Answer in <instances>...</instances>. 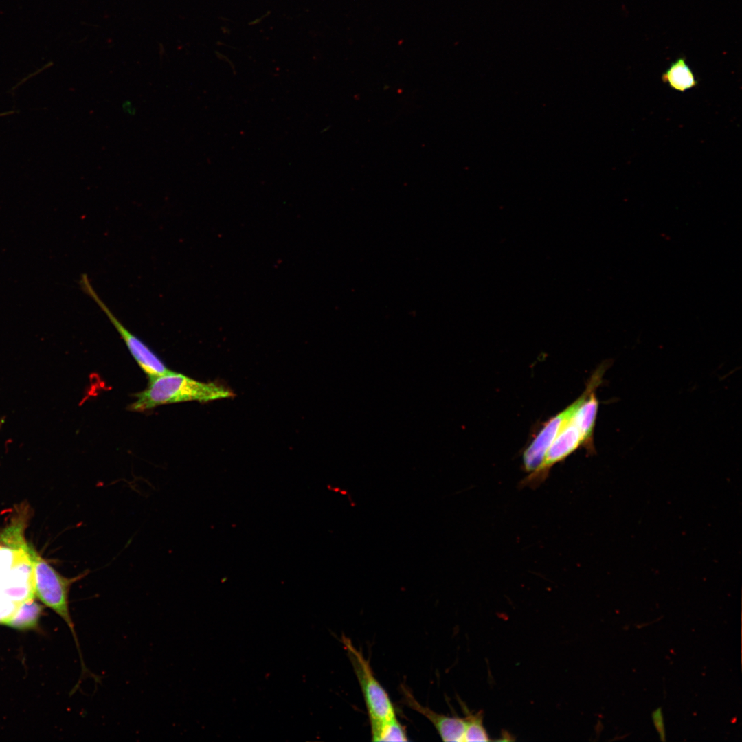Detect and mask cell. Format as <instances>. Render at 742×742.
<instances>
[{
    "mask_svg": "<svg viewBox=\"0 0 742 742\" xmlns=\"http://www.w3.org/2000/svg\"><path fill=\"white\" fill-rule=\"evenodd\" d=\"M234 394L214 383L196 381L172 370L149 379L148 387L135 395V401L128 409L144 412L159 405L188 401L208 402L230 398Z\"/></svg>",
    "mask_w": 742,
    "mask_h": 742,
    "instance_id": "1",
    "label": "cell"
},
{
    "mask_svg": "<svg viewBox=\"0 0 742 742\" xmlns=\"http://www.w3.org/2000/svg\"><path fill=\"white\" fill-rule=\"evenodd\" d=\"M27 552L33 569V587L34 595L47 607L56 613L67 624L76 643L82 667V677L92 673L87 668L80 651L74 624L69 612V594L74 583L86 576L89 572L85 571L73 578H67L59 574L45 561L29 545Z\"/></svg>",
    "mask_w": 742,
    "mask_h": 742,
    "instance_id": "2",
    "label": "cell"
},
{
    "mask_svg": "<svg viewBox=\"0 0 742 742\" xmlns=\"http://www.w3.org/2000/svg\"><path fill=\"white\" fill-rule=\"evenodd\" d=\"M341 642L361 689L370 728L396 717L390 697L375 677L369 661L348 638L343 636Z\"/></svg>",
    "mask_w": 742,
    "mask_h": 742,
    "instance_id": "3",
    "label": "cell"
},
{
    "mask_svg": "<svg viewBox=\"0 0 742 742\" xmlns=\"http://www.w3.org/2000/svg\"><path fill=\"white\" fill-rule=\"evenodd\" d=\"M605 369L606 367L601 364L589 378L586 388L582 394L563 410L549 418L543 424V427L539 431L522 453V466L526 472L529 473L533 471L540 464L550 444L560 431L572 418L578 407L589 392L600 385Z\"/></svg>",
    "mask_w": 742,
    "mask_h": 742,
    "instance_id": "4",
    "label": "cell"
},
{
    "mask_svg": "<svg viewBox=\"0 0 742 742\" xmlns=\"http://www.w3.org/2000/svg\"><path fill=\"white\" fill-rule=\"evenodd\" d=\"M82 290L89 295L105 313L109 321L117 330L126 345L129 352L142 369L148 379H152L170 372L164 362L141 339L131 333L119 321L109 309V306L100 298L93 288L89 276L84 273L80 280Z\"/></svg>",
    "mask_w": 742,
    "mask_h": 742,
    "instance_id": "5",
    "label": "cell"
},
{
    "mask_svg": "<svg viewBox=\"0 0 742 742\" xmlns=\"http://www.w3.org/2000/svg\"><path fill=\"white\" fill-rule=\"evenodd\" d=\"M581 447H583L589 452L583 433L573 416L550 444L540 464L529 473L519 485L532 488L539 486L548 478L551 469L555 464L563 462Z\"/></svg>",
    "mask_w": 742,
    "mask_h": 742,
    "instance_id": "6",
    "label": "cell"
},
{
    "mask_svg": "<svg viewBox=\"0 0 742 742\" xmlns=\"http://www.w3.org/2000/svg\"><path fill=\"white\" fill-rule=\"evenodd\" d=\"M403 701L412 710L425 716L435 727L444 741H464V718L438 713L420 704L405 686H401Z\"/></svg>",
    "mask_w": 742,
    "mask_h": 742,
    "instance_id": "7",
    "label": "cell"
},
{
    "mask_svg": "<svg viewBox=\"0 0 742 742\" xmlns=\"http://www.w3.org/2000/svg\"><path fill=\"white\" fill-rule=\"evenodd\" d=\"M661 79L671 89L680 92H685L698 85V80L684 56H680L673 62L662 74Z\"/></svg>",
    "mask_w": 742,
    "mask_h": 742,
    "instance_id": "8",
    "label": "cell"
},
{
    "mask_svg": "<svg viewBox=\"0 0 742 742\" xmlns=\"http://www.w3.org/2000/svg\"><path fill=\"white\" fill-rule=\"evenodd\" d=\"M41 611V606L33 598L23 601L14 614L4 622L12 627L27 629L36 624Z\"/></svg>",
    "mask_w": 742,
    "mask_h": 742,
    "instance_id": "9",
    "label": "cell"
},
{
    "mask_svg": "<svg viewBox=\"0 0 742 742\" xmlns=\"http://www.w3.org/2000/svg\"><path fill=\"white\" fill-rule=\"evenodd\" d=\"M373 741H408L405 728L396 717L371 728Z\"/></svg>",
    "mask_w": 742,
    "mask_h": 742,
    "instance_id": "10",
    "label": "cell"
},
{
    "mask_svg": "<svg viewBox=\"0 0 742 742\" xmlns=\"http://www.w3.org/2000/svg\"><path fill=\"white\" fill-rule=\"evenodd\" d=\"M465 709V731L464 741H488L489 736L484 727L483 712L470 713Z\"/></svg>",
    "mask_w": 742,
    "mask_h": 742,
    "instance_id": "11",
    "label": "cell"
},
{
    "mask_svg": "<svg viewBox=\"0 0 742 742\" xmlns=\"http://www.w3.org/2000/svg\"><path fill=\"white\" fill-rule=\"evenodd\" d=\"M16 556V550L7 546H0V590L5 576L10 570Z\"/></svg>",
    "mask_w": 742,
    "mask_h": 742,
    "instance_id": "12",
    "label": "cell"
},
{
    "mask_svg": "<svg viewBox=\"0 0 742 742\" xmlns=\"http://www.w3.org/2000/svg\"><path fill=\"white\" fill-rule=\"evenodd\" d=\"M652 719H653L654 726H655L657 732L660 734V740L662 741H666V734H665V729H664V719H663L662 708L660 707L657 708L655 711L653 712V713H652Z\"/></svg>",
    "mask_w": 742,
    "mask_h": 742,
    "instance_id": "13",
    "label": "cell"
}]
</instances>
